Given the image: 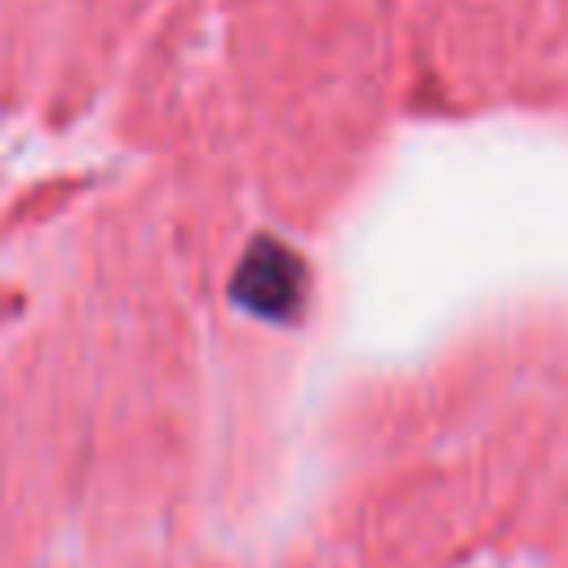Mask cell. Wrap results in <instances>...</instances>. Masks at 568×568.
I'll use <instances>...</instances> for the list:
<instances>
[{
	"mask_svg": "<svg viewBox=\"0 0 568 568\" xmlns=\"http://www.w3.org/2000/svg\"><path fill=\"white\" fill-rule=\"evenodd\" d=\"M235 284H240V297H244L253 311L280 315V311H288V306L297 302V293H302V271H297V262H293L288 248H280V244H257V248L244 257Z\"/></svg>",
	"mask_w": 568,
	"mask_h": 568,
	"instance_id": "6da1fadb",
	"label": "cell"
}]
</instances>
